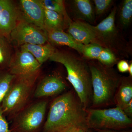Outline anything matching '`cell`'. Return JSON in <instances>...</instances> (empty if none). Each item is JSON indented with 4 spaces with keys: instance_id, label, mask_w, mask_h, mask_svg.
Segmentation results:
<instances>
[{
    "instance_id": "cell-31",
    "label": "cell",
    "mask_w": 132,
    "mask_h": 132,
    "mask_svg": "<svg viewBox=\"0 0 132 132\" xmlns=\"http://www.w3.org/2000/svg\"><path fill=\"white\" fill-rule=\"evenodd\" d=\"M128 72H129V74L130 77H132V63L131 62L130 64H129V68L128 70Z\"/></svg>"
},
{
    "instance_id": "cell-16",
    "label": "cell",
    "mask_w": 132,
    "mask_h": 132,
    "mask_svg": "<svg viewBox=\"0 0 132 132\" xmlns=\"http://www.w3.org/2000/svg\"><path fill=\"white\" fill-rule=\"evenodd\" d=\"M20 49L30 53L41 65L49 60L55 50L54 47L49 43L43 45L25 44L21 46Z\"/></svg>"
},
{
    "instance_id": "cell-22",
    "label": "cell",
    "mask_w": 132,
    "mask_h": 132,
    "mask_svg": "<svg viewBox=\"0 0 132 132\" xmlns=\"http://www.w3.org/2000/svg\"><path fill=\"white\" fill-rule=\"evenodd\" d=\"M15 77L9 71L0 72V106Z\"/></svg>"
},
{
    "instance_id": "cell-9",
    "label": "cell",
    "mask_w": 132,
    "mask_h": 132,
    "mask_svg": "<svg viewBox=\"0 0 132 132\" xmlns=\"http://www.w3.org/2000/svg\"><path fill=\"white\" fill-rule=\"evenodd\" d=\"M41 65L30 53L20 49L13 55L8 68L11 74L21 76L39 72Z\"/></svg>"
},
{
    "instance_id": "cell-27",
    "label": "cell",
    "mask_w": 132,
    "mask_h": 132,
    "mask_svg": "<svg viewBox=\"0 0 132 132\" xmlns=\"http://www.w3.org/2000/svg\"><path fill=\"white\" fill-rule=\"evenodd\" d=\"M129 64L126 61L121 60L118 62L117 68L118 71L121 73H125L128 71Z\"/></svg>"
},
{
    "instance_id": "cell-10",
    "label": "cell",
    "mask_w": 132,
    "mask_h": 132,
    "mask_svg": "<svg viewBox=\"0 0 132 132\" xmlns=\"http://www.w3.org/2000/svg\"><path fill=\"white\" fill-rule=\"evenodd\" d=\"M18 7L13 1L0 0V36L9 39L19 20Z\"/></svg>"
},
{
    "instance_id": "cell-29",
    "label": "cell",
    "mask_w": 132,
    "mask_h": 132,
    "mask_svg": "<svg viewBox=\"0 0 132 132\" xmlns=\"http://www.w3.org/2000/svg\"><path fill=\"white\" fill-rule=\"evenodd\" d=\"M80 129L81 128L77 127H72L68 128L61 132H78Z\"/></svg>"
},
{
    "instance_id": "cell-19",
    "label": "cell",
    "mask_w": 132,
    "mask_h": 132,
    "mask_svg": "<svg viewBox=\"0 0 132 132\" xmlns=\"http://www.w3.org/2000/svg\"><path fill=\"white\" fill-rule=\"evenodd\" d=\"M13 56L10 40L5 36H0V67H8Z\"/></svg>"
},
{
    "instance_id": "cell-23",
    "label": "cell",
    "mask_w": 132,
    "mask_h": 132,
    "mask_svg": "<svg viewBox=\"0 0 132 132\" xmlns=\"http://www.w3.org/2000/svg\"><path fill=\"white\" fill-rule=\"evenodd\" d=\"M103 48L95 43L83 45L81 54L86 59L97 60Z\"/></svg>"
},
{
    "instance_id": "cell-15",
    "label": "cell",
    "mask_w": 132,
    "mask_h": 132,
    "mask_svg": "<svg viewBox=\"0 0 132 132\" xmlns=\"http://www.w3.org/2000/svg\"><path fill=\"white\" fill-rule=\"evenodd\" d=\"M132 100L131 77H122L114 97L116 107L122 109Z\"/></svg>"
},
{
    "instance_id": "cell-20",
    "label": "cell",
    "mask_w": 132,
    "mask_h": 132,
    "mask_svg": "<svg viewBox=\"0 0 132 132\" xmlns=\"http://www.w3.org/2000/svg\"><path fill=\"white\" fill-rule=\"evenodd\" d=\"M44 9L58 13L64 17L69 24L72 22L68 14L63 0H40Z\"/></svg>"
},
{
    "instance_id": "cell-17",
    "label": "cell",
    "mask_w": 132,
    "mask_h": 132,
    "mask_svg": "<svg viewBox=\"0 0 132 132\" xmlns=\"http://www.w3.org/2000/svg\"><path fill=\"white\" fill-rule=\"evenodd\" d=\"M69 24L63 16L56 12L44 9V27L45 31H64Z\"/></svg>"
},
{
    "instance_id": "cell-3",
    "label": "cell",
    "mask_w": 132,
    "mask_h": 132,
    "mask_svg": "<svg viewBox=\"0 0 132 132\" xmlns=\"http://www.w3.org/2000/svg\"><path fill=\"white\" fill-rule=\"evenodd\" d=\"M88 63L92 77V107L114 104V95L122 77L112 68L104 66L97 60H91Z\"/></svg>"
},
{
    "instance_id": "cell-7",
    "label": "cell",
    "mask_w": 132,
    "mask_h": 132,
    "mask_svg": "<svg viewBox=\"0 0 132 132\" xmlns=\"http://www.w3.org/2000/svg\"><path fill=\"white\" fill-rule=\"evenodd\" d=\"M47 102L40 100L26 106L14 117L16 132H38L44 121Z\"/></svg>"
},
{
    "instance_id": "cell-26",
    "label": "cell",
    "mask_w": 132,
    "mask_h": 132,
    "mask_svg": "<svg viewBox=\"0 0 132 132\" xmlns=\"http://www.w3.org/2000/svg\"><path fill=\"white\" fill-rule=\"evenodd\" d=\"M1 106H0V132H11L8 123L3 116Z\"/></svg>"
},
{
    "instance_id": "cell-13",
    "label": "cell",
    "mask_w": 132,
    "mask_h": 132,
    "mask_svg": "<svg viewBox=\"0 0 132 132\" xmlns=\"http://www.w3.org/2000/svg\"><path fill=\"white\" fill-rule=\"evenodd\" d=\"M46 32L48 40L51 45L67 46L82 53L83 45L77 42L68 33L60 30Z\"/></svg>"
},
{
    "instance_id": "cell-14",
    "label": "cell",
    "mask_w": 132,
    "mask_h": 132,
    "mask_svg": "<svg viewBox=\"0 0 132 132\" xmlns=\"http://www.w3.org/2000/svg\"><path fill=\"white\" fill-rule=\"evenodd\" d=\"M68 28V33L78 43L86 45L93 42V34L86 22L81 21H72Z\"/></svg>"
},
{
    "instance_id": "cell-8",
    "label": "cell",
    "mask_w": 132,
    "mask_h": 132,
    "mask_svg": "<svg viewBox=\"0 0 132 132\" xmlns=\"http://www.w3.org/2000/svg\"><path fill=\"white\" fill-rule=\"evenodd\" d=\"M9 39L20 46L25 44L43 45L48 42L46 31L20 19L10 33Z\"/></svg>"
},
{
    "instance_id": "cell-4",
    "label": "cell",
    "mask_w": 132,
    "mask_h": 132,
    "mask_svg": "<svg viewBox=\"0 0 132 132\" xmlns=\"http://www.w3.org/2000/svg\"><path fill=\"white\" fill-rule=\"evenodd\" d=\"M117 7L114 6L105 19L96 26L86 22L93 36V43L110 50L115 55L128 57L131 53L128 43L115 25Z\"/></svg>"
},
{
    "instance_id": "cell-2",
    "label": "cell",
    "mask_w": 132,
    "mask_h": 132,
    "mask_svg": "<svg viewBox=\"0 0 132 132\" xmlns=\"http://www.w3.org/2000/svg\"><path fill=\"white\" fill-rule=\"evenodd\" d=\"M64 65L67 78L75 90L82 107L86 110L92 104V77L88 62L72 53L55 50L49 59Z\"/></svg>"
},
{
    "instance_id": "cell-24",
    "label": "cell",
    "mask_w": 132,
    "mask_h": 132,
    "mask_svg": "<svg viewBox=\"0 0 132 132\" xmlns=\"http://www.w3.org/2000/svg\"><path fill=\"white\" fill-rule=\"evenodd\" d=\"M118 59L116 55L109 50L103 48L97 61L104 66L112 67L118 62Z\"/></svg>"
},
{
    "instance_id": "cell-18",
    "label": "cell",
    "mask_w": 132,
    "mask_h": 132,
    "mask_svg": "<svg viewBox=\"0 0 132 132\" xmlns=\"http://www.w3.org/2000/svg\"><path fill=\"white\" fill-rule=\"evenodd\" d=\"M73 10L78 19L93 22L94 13L92 3L89 0H75L73 1Z\"/></svg>"
},
{
    "instance_id": "cell-11",
    "label": "cell",
    "mask_w": 132,
    "mask_h": 132,
    "mask_svg": "<svg viewBox=\"0 0 132 132\" xmlns=\"http://www.w3.org/2000/svg\"><path fill=\"white\" fill-rule=\"evenodd\" d=\"M18 7L19 19L45 30L44 9L40 0H20Z\"/></svg>"
},
{
    "instance_id": "cell-21",
    "label": "cell",
    "mask_w": 132,
    "mask_h": 132,
    "mask_svg": "<svg viewBox=\"0 0 132 132\" xmlns=\"http://www.w3.org/2000/svg\"><path fill=\"white\" fill-rule=\"evenodd\" d=\"M120 23L123 28L131 24L132 19V1L124 0L121 4L119 13Z\"/></svg>"
},
{
    "instance_id": "cell-34",
    "label": "cell",
    "mask_w": 132,
    "mask_h": 132,
    "mask_svg": "<svg viewBox=\"0 0 132 132\" xmlns=\"http://www.w3.org/2000/svg\"></svg>"
},
{
    "instance_id": "cell-6",
    "label": "cell",
    "mask_w": 132,
    "mask_h": 132,
    "mask_svg": "<svg viewBox=\"0 0 132 132\" xmlns=\"http://www.w3.org/2000/svg\"><path fill=\"white\" fill-rule=\"evenodd\" d=\"M86 112L88 128L95 130H120L132 126L131 119L117 107L108 109L88 108Z\"/></svg>"
},
{
    "instance_id": "cell-12",
    "label": "cell",
    "mask_w": 132,
    "mask_h": 132,
    "mask_svg": "<svg viewBox=\"0 0 132 132\" xmlns=\"http://www.w3.org/2000/svg\"><path fill=\"white\" fill-rule=\"evenodd\" d=\"M66 88L65 83L60 76L51 75L46 76L39 82L34 96L36 98L50 97L59 94Z\"/></svg>"
},
{
    "instance_id": "cell-28",
    "label": "cell",
    "mask_w": 132,
    "mask_h": 132,
    "mask_svg": "<svg viewBox=\"0 0 132 132\" xmlns=\"http://www.w3.org/2000/svg\"><path fill=\"white\" fill-rule=\"evenodd\" d=\"M123 111L127 116L129 118L132 116V100L125 106Z\"/></svg>"
},
{
    "instance_id": "cell-32",
    "label": "cell",
    "mask_w": 132,
    "mask_h": 132,
    "mask_svg": "<svg viewBox=\"0 0 132 132\" xmlns=\"http://www.w3.org/2000/svg\"><path fill=\"white\" fill-rule=\"evenodd\" d=\"M78 132H87V131L86 129L81 128V129H80Z\"/></svg>"
},
{
    "instance_id": "cell-5",
    "label": "cell",
    "mask_w": 132,
    "mask_h": 132,
    "mask_svg": "<svg viewBox=\"0 0 132 132\" xmlns=\"http://www.w3.org/2000/svg\"><path fill=\"white\" fill-rule=\"evenodd\" d=\"M39 73L15 76L1 105L3 113L14 118L26 106Z\"/></svg>"
},
{
    "instance_id": "cell-30",
    "label": "cell",
    "mask_w": 132,
    "mask_h": 132,
    "mask_svg": "<svg viewBox=\"0 0 132 132\" xmlns=\"http://www.w3.org/2000/svg\"><path fill=\"white\" fill-rule=\"evenodd\" d=\"M98 132H131L130 131H116L112 130H96Z\"/></svg>"
},
{
    "instance_id": "cell-25",
    "label": "cell",
    "mask_w": 132,
    "mask_h": 132,
    "mask_svg": "<svg viewBox=\"0 0 132 132\" xmlns=\"http://www.w3.org/2000/svg\"><path fill=\"white\" fill-rule=\"evenodd\" d=\"M95 11L97 15L103 14L106 12L112 5V0H94Z\"/></svg>"
},
{
    "instance_id": "cell-33",
    "label": "cell",
    "mask_w": 132,
    "mask_h": 132,
    "mask_svg": "<svg viewBox=\"0 0 132 132\" xmlns=\"http://www.w3.org/2000/svg\"><path fill=\"white\" fill-rule=\"evenodd\" d=\"M11 132H15V131H14V132H12V131H11Z\"/></svg>"
},
{
    "instance_id": "cell-1",
    "label": "cell",
    "mask_w": 132,
    "mask_h": 132,
    "mask_svg": "<svg viewBox=\"0 0 132 132\" xmlns=\"http://www.w3.org/2000/svg\"><path fill=\"white\" fill-rule=\"evenodd\" d=\"M72 127L88 128L86 110L73 92L70 91L52 102L43 132H61Z\"/></svg>"
}]
</instances>
